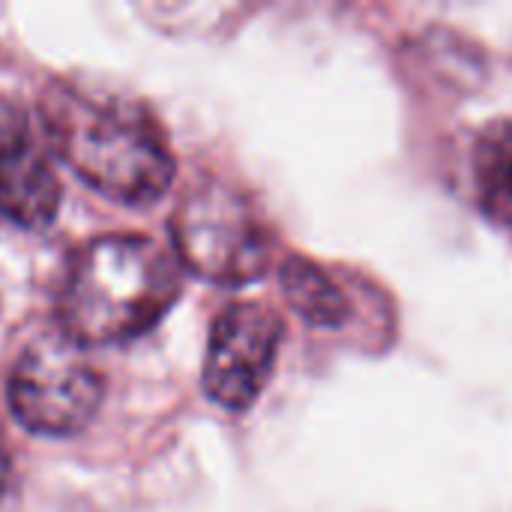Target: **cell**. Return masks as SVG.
Wrapping results in <instances>:
<instances>
[{"instance_id": "obj_9", "label": "cell", "mask_w": 512, "mask_h": 512, "mask_svg": "<svg viewBox=\"0 0 512 512\" xmlns=\"http://www.w3.org/2000/svg\"><path fill=\"white\" fill-rule=\"evenodd\" d=\"M9 483H12V450H9V438L0 420V501L9 492Z\"/></svg>"}, {"instance_id": "obj_5", "label": "cell", "mask_w": 512, "mask_h": 512, "mask_svg": "<svg viewBox=\"0 0 512 512\" xmlns=\"http://www.w3.org/2000/svg\"><path fill=\"white\" fill-rule=\"evenodd\" d=\"M285 324L261 303L228 306L210 330L204 354V393L225 411H246L267 387Z\"/></svg>"}, {"instance_id": "obj_1", "label": "cell", "mask_w": 512, "mask_h": 512, "mask_svg": "<svg viewBox=\"0 0 512 512\" xmlns=\"http://www.w3.org/2000/svg\"><path fill=\"white\" fill-rule=\"evenodd\" d=\"M51 150L96 192L123 204H153L174 180V156L159 123L129 96L54 81L42 96Z\"/></svg>"}, {"instance_id": "obj_8", "label": "cell", "mask_w": 512, "mask_h": 512, "mask_svg": "<svg viewBox=\"0 0 512 512\" xmlns=\"http://www.w3.org/2000/svg\"><path fill=\"white\" fill-rule=\"evenodd\" d=\"M279 279H282L285 300L309 324L333 330L348 321V315H351L348 294L318 264H312L306 258H291L282 264Z\"/></svg>"}, {"instance_id": "obj_4", "label": "cell", "mask_w": 512, "mask_h": 512, "mask_svg": "<svg viewBox=\"0 0 512 512\" xmlns=\"http://www.w3.org/2000/svg\"><path fill=\"white\" fill-rule=\"evenodd\" d=\"M12 417L33 435L66 438L87 429L102 402V375L66 336L33 339L9 372Z\"/></svg>"}, {"instance_id": "obj_7", "label": "cell", "mask_w": 512, "mask_h": 512, "mask_svg": "<svg viewBox=\"0 0 512 512\" xmlns=\"http://www.w3.org/2000/svg\"><path fill=\"white\" fill-rule=\"evenodd\" d=\"M471 183L480 210L512 228V120H495L477 135Z\"/></svg>"}, {"instance_id": "obj_2", "label": "cell", "mask_w": 512, "mask_h": 512, "mask_svg": "<svg viewBox=\"0 0 512 512\" xmlns=\"http://www.w3.org/2000/svg\"><path fill=\"white\" fill-rule=\"evenodd\" d=\"M180 297L168 249L135 234H108L75 252L63 291V336L81 348L117 345L153 330Z\"/></svg>"}, {"instance_id": "obj_6", "label": "cell", "mask_w": 512, "mask_h": 512, "mask_svg": "<svg viewBox=\"0 0 512 512\" xmlns=\"http://www.w3.org/2000/svg\"><path fill=\"white\" fill-rule=\"evenodd\" d=\"M60 207V180L27 111L0 96V216L45 228Z\"/></svg>"}, {"instance_id": "obj_3", "label": "cell", "mask_w": 512, "mask_h": 512, "mask_svg": "<svg viewBox=\"0 0 512 512\" xmlns=\"http://www.w3.org/2000/svg\"><path fill=\"white\" fill-rule=\"evenodd\" d=\"M180 261L216 285H243L264 273L270 243L249 201L225 183H201L183 195L171 219Z\"/></svg>"}]
</instances>
